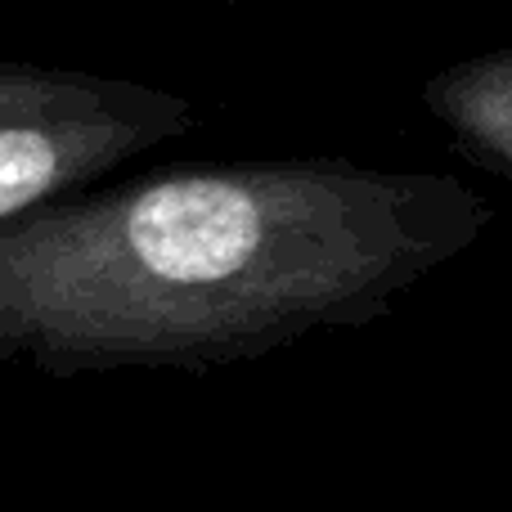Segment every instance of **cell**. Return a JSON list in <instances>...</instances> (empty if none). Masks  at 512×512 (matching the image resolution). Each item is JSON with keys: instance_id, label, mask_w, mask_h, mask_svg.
<instances>
[{"instance_id": "6da1fadb", "label": "cell", "mask_w": 512, "mask_h": 512, "mask_svg": "<svg viewBox=\"0 0 512 512\" xmlns=\"http://www.w3.org/2000/svg\"><path fill=\"white\" fill-rule=\"evenodd\" d=\"M436 171L337 158L180 167L0 225V364L221 369L364 328L490 230Z\"/></svg>"}, {"instance_id": "7a4b0ae2", "label": "cell", "mask_w": 512, "mask_h": 512, "mask_svg": "<svg viewBox=\"0 0 512 512\" xmlns=\"http://www.w3.org/2000/svg\"><path fill=\"white\" fill-rule=\"evenodd\" d=\"M203 122L176 90L104 72L0 63V225L81 194Z\"/></svg>"}, {"instance_id": "3957f363", "label": "cell", "mask_w": 512, "mask_h": 512, "mask_svg": "<svg viewBox=\"0 0 512 512\" xmlns=\"http://www.w3.org/2000/svg\"><path fill=\"white\" fill-rule=\"evenodd\" d=\"M423 104L472 162L512 180V45L427 77Z\"/></svg>"}, {"instance_id": "277c9868", "label": "cell", "mask_w": 512, "mask_h": 512, "mask_svg": "<svg viewBox=\"0 0 512 512\" xmlns=\"http://www.w3.org/2000/svg\"><path fill=\"white\" fill-rule=\"evenodd\" d=\"M203 5H283V0H203Z\"/></svg>"}]
</instances>
